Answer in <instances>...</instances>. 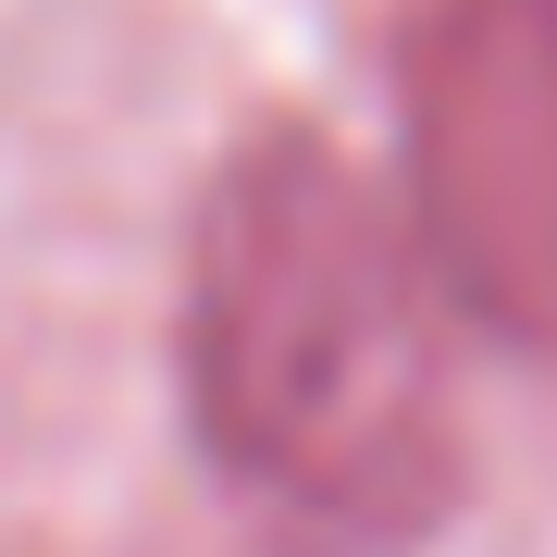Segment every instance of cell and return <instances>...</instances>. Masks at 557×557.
Instances as JSON below:
<instances>
[{"instance_id": "6da1fadb", "label": "cell", "mask_w": 557, "mask_h": 557, "mask_svg": "<svg viewBox=\"0 0 557 557\" xmlns=\"http://www.w3.org/2000/svg\"><path fill=\"white\" fill-rule=\"evenodd\" d=\"M186 421L310 557H409L458 508L446 285L322 124H260L186 236Z\"/></svg>"}, {"instance_id": "7a4b0ae2", "label": "cell", "mask_w": 557, "mask_h": 557, "mask_svg": "<svg viewBox=\"0 0 557 557\" xmlns=\"http://www.w3.org/2000/svg\"><path fill=\"white\" fill-rule=\"evenodd\" d=\"M409 236L446 310L557 372V0H421L397 50Z\"/></svg>"}]
</instances>
